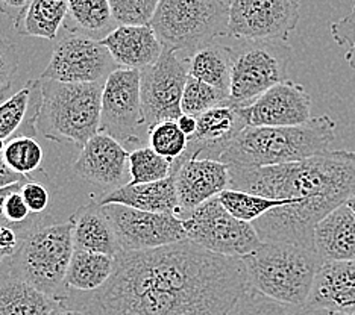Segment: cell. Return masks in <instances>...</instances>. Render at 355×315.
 <instances>
[{
	"mask_svg": "<svg viewBox=\"0 0 355 315\" xmlns=\"http://www.w3.org/2000/svg\"><path fill=\"white\" fill-rule=\"evenodd\" d=\"M21 242L20 233L10 228V226L0 223V255L2 258H10L19 249Z\"/></svg>",
	"mask_w": 355,
	"mask_h": 315,
	"instance_id": "obj_41",
	"label": "cell"
},
{
	"mask_svg": "<svg viewBox=\"0 0 355 315\" xmlns=\"http://www.w3.org/2000/svg\"><path fill=\"white\" fill-rule=\"evenodd\" d=\"M181 218L190 241L223 256L243 258L263 242L254 224L234 217L222 205L219 196L204 201Z\"/></svg>",
	"mask_w": 355,
	"mask_h": 315,
	"instance_id": "obj_9",
	"label": "cell"
},
{
	"mask_svg": "<svg viewBox=\"0 0 355 315\" xmlns=\"http://www.w3.org/2000/svg\"><path fill=\"white\" fill-rule=\"evenodd\" d=\"M70 222L73 226L75 249L111 256L122 250L117 233L98 200L76 209L70 215Z\"/></svg>",
	"mask_w": 355,
	"mask_h": 315,
	"instance_id": "obj_22",
	"label": "cell"
},
{
	"mask_svg": "<svg viewBox=\"0 0 355 315\" xmlns=\"http://www.w3.org/2000/svg\"><path fill=\"white\" fill-rule=\"evenodd\" d=\"M73 252L71 222H47L32 231L14 255L6 258V271L61 303L70 296L66 276Z\"/></svg>",
	"mask_w": 355,
	"mask_h": 315,
	"instance_id": "obj_6",
	"label": "cell"
},
{
	"mask_svg": "<svg viewBox=\"0 0 355 315\" xmlns=\"http://www.w3.org/2000/svg\"><path fill=\"white\" fill-rule=\"evenodd\" d=\"M21 196L35 215H46L51 205V192L43 183L29 179L21 185Z\"/></svg>",
	"mask_w": 355,
	"mask_h": 315,
	"instance_id": "obj_40",
	"label": "cell"
},
{
	"mask_svg": "<svg viewBox=\"0 0 355 315\" xmlns=\"http://www.w3.org/2000/svg\"><path fill=\"white\" fill-rule=\"evenodd\" d=\"M230 188L290 199L252 223L263 241L314 247L319 222L355 192V150H328L297 163L269 167L230 165Z\"/></svg>",
	"mask_w": 355,
	"mask_h": 315,
	"instance_id": "obj_2",
	"label": "cell"
},
{
	"mask_svg": "<svg viewBox=\"0 0 355 315\" xmlns=\"http://www.w3.org/2000/svg\"><path fill=\"white\" fill-rule=\"evenodd\" d=\"M25 182L26 181L0 188V223L17 231L20 233L21 241L25 240L32 231L37 229L38 226H42L47 222H52V217L47 214H32L20 191L21 185Z\"/></svg>",
	"mask_w": 355,
	"mask_h": 315,
	"instance_id": "obj_30",
	"label": "cell"
},
{
	"mask_svg": "<svg viewBox=\"0 0 355 315\" xmlns=\"http://www.w3.org/2000/svg\"><path fill=\"white\" fill-rule=\"evenodd\" d=\"M173 173V163L161 156L150 145H140L129 152V176L131 183H146L166 179Z\"/></svg>",
	"mask_w": 355,
	"mask_h": 315,
	"instance_id": "obj_32",
	"label": "cell"
},
{
	"mask_svg": "<svg viewBox=\"0 0 355 315\" xmlns=\"http://www.w3.org/2000/svg\"><path fill=\"white\" fill-rule=\"evenodd\" d=\"M240 108L232 103L209 108L198 117L196 132L189 138L185 156L220 159L230 141L246 127ZM181 158V156H180Z\"/></svg>",
	"mask_w": 355,
	"mask_h": 315,
	"instance_id": "obj_18",
	"label": "cell"
},
{
	"mask_svg": "<svg viewBox=\"0 0 355 315\" xmlns=\"http://www.w3.org/2000/svg\"><path fill=\"white\" fill-rule=\"evenodd\" d=\"M241 261L249 287L293 306H304L309 300L314 278L324 262L316 249L282 241H263Z\"/></svg>",
	"mask_w": 355,
	"mask_h": 315,
	"instance_id": "obj_4",
	"label": "cell"
},
{
	"mask_svg": "<svg viewBox=\"0 0 355 315\" xmlns=\"http://www.w3.org/2000/svg\"><path fill=\"white\" fill-rule=\"evenodd\" d=\"M58 305L28 282L0 273V315H49Z\"/></svg>",
	"mask_w": 355,
	"mask_h": 315,
	"instance_id": "obj_25",
	"label": "cell"
},
{
	"mask_svg": "<svg viewBox=\"0 0 355 315\" xmlns=\"http://www.w3.org/2000/svg\"><path fill=\"white\" fill-rule=\"evenodd\" d=\"M49 315H88V314H85L84 311H80V309L70 308V306L60 303Z\"/></svg>",
	"mask_w": 355,
	"mask_h": 315,
	"instance_id": "obj_46",
	"label": "cell"
},
{
	"mask_svg": "<svg viewBox=\"0 0 355 315\" xmlns=\"http://www.w3.org/2000/svg\"><path fill=\"white\" fill-rule=\"evenodd\" d=\"M225 103H230V94L189 75L181 99V109L184 114L199 117L207 109Z\"/></svg>",
	"mask_w": 355,
	"mask_h": 315,
	"instance_id": "obj_34",
	"label": "cell"
},
{
	"mask_svg": "<svg viewBox=\"0 0 355 315\" xmlns=\"http://www.w3.org/2000/svg\"><path fill=\"white\" fill-rule=\"evenodd\" d=\"M3 258H2V255H0V269H2V265H3Z\"/></svg>",
	"mask_w": 355,
	"mask_h": 315,
	"instance_id": "obj_49",
	"label": "cell"
},
{
	"mask_svg": "<svg viewBox=\"0 0 355 315\" xmlns=\"http://www.w3.org/2000/svg\"><path fill=\"white\" fill-rule=\"evenodd\" d=\"M117 24H148L159 0H110Z\"/></svg>",
	"mask_w": 355,
	"mask_h": 315,
	"instance_id": "obj_37",
	"label": "cell"
},
{
	"mask_svg": "<svg viewBox=\"0 0 355 315\" xmlns=\"http://www.w3.org/2000/svg\"><path fill=\"white\" fill-rule=\"evenodd\" d=\"M304 315H355V311H331V309H313L304 308Z\"/></svg>",
	"mask_w": 355,
	"mask_h": 315,
	"instance_id": "obj_45",
	"label": "cell"
},
{
	"mask_svg": "<svg viewBox=\"0 0 355 315\" xmlns=\"http://www.w3.org/2000/svg\"><path fill=\"white\" fill-rule=\"evenodd\" d=\"M227 315H304L302 306L287 305L249 287Z\"/></svg>",
	"mask_w": 355,
	"mask_h": 315,
	"instance_id": "obj_36",
	"label": "cell"
},
{
	"mask_svg": "<svg viewBox=\"0 0 355 315\" xmlns=\"http://www.w3.org/2000/svg\"><path fill=\"white\" fill-rule=\"evenodd\" d=\"M228 35L287 42L301 19V0H230Z\"/></svg>",
	"mask_w": 355,
	"mask_h": 315,
	"instance_id": "obj_12",
	"label": "cell"
},
{
	"mask_svg": "<svg viewBox=\"0 0 355 315\" xmlns=\"http://www.w3.org/2000/svg\"><path fill=\"white\" fill-rule=\"evenodd\" d=\"M232 51L231 47L208 43L196 48L189 58V75L204 82L214 85L230 94L231 88Z\"/></svg>",
	"mask_w": 355,
	"mask_h": 315,
	"instance_id": "obj_29",
	"label": "cell"
},
{
	"mask_svg": "<svg viewBox=\"0 0 355 315\" xmlns=\"http://www.w3.org/2000/svg\"><path fill=\"white\" fill-rule=\"evenodd\" d=\"M189 78V60L164 47L157 62L141 70V107L149 129L163 120H178L182 114L181 99Z\"/></svg>",
	"mask_w": 355,
	"mask_h": 315,
	"instance_id": "obj_11",
	"label": "cell"
},
{
	"mask_svg": "<svg viewBox=\"0 0 355 315\" xmlns=\"http://www.w3.org/2000/svg\"><path fill=\"white\" fill-rule=\"evenodd\" d=\"M150 147L168 161H176L189 147V136L185 135L176 120H163L153 125L148 132Z\"/></svg>",
	"mask_w": 355,
	"mask_h": 315,
	"instance_id": "obj_35",
	"label": "cell"
},
{
	"mask_svg": "<svg viewBox=\"0 0 355 315\" xmlns=\"http://www.w3.org/2000/svg\"><path fill=\"white\" fill-rule=\"evenodd\" d=\"M345 205L348 206L351 211L355 214V192L354 194H351V196L346 199V201H345Z\"/></svg>",
	"mask_w": 355,
	"mask_h": 315,
	"instance_id": "obj_47",
	"label": "cell"
},
{
	"mask_svg": "<svg viewBox=\"0 0 355 315\" xmlns=\"http://www.w3.org/2000/svg\"><path fill=\"white\" fill-rule=\"evenodd\" d=\"M336 131L334 118L327 114L297 126H246L230 141L220 161L240 167L297 163L328 152Z\"/></svg>",
	"mask_w": 355,
	"mask_h": 315,
	"instance_id": "obj_3",
	"label": "cell"
},
{
	"mask_svg": "<svg viewBox=\"0 0 355 315\" xmlns=\"http://www.w3.org/2000/svg\"><path fill=\"white\" fill-rule=\"evenodd\" d=\"M314 247L324 261L355 260V214L345 204L319 222Z\"/></svg>",
	"mask_w": 355,
	"mask_h": 315,
	"instance_id": "obj_23",
	"label": "cell"
},
{
	"mask_svg": "<svg viewBox=\"0 0 355 315\" xmlns=\"http://www.w3.org/2000/svg\"><path fill=\"white\" fill-rule=\"evenodd\" d=\"M19 53L15 46L8 39L0 38V97L6 94L17 75Z\"/></svg>",
	"mask_w": 355,
	"mask_h": 315,
	"instance_id": "obj_39",
	"label": "cell"
},
{
	"mask_svg": "<svg viewBox=\"0 0 355 315\" xmlns=\"http://www.w3.org/2000/svg\"><path fill=\"white\" fill-rule=\"evenodd\" d=\"M71 168L80 179L105 191L119 188L131 181L129 152L114 136L105 132L93 135L80 147Z\"/></svg>",
	"mask_w": 355,
	"mask_h": 315,
	"instance_id": "obj_16",
	"label": "cell"
},
{
	"mask_svg": "<svg viewBox=\"0 0 355 315\" xmlns=\"http://www.w3.org/2000/svg\"><path fill=\"white\" fill-rule=\"evenodd\" d=\"M239 108L248 126H297L311 118V96L304 85L286 79Z\"/></svg>",
	"mask_w": 355,
	"mask_h": 315,
	"instance_id": "obj_15",
	"label": "cell"
},
{
	"mask_svg": "<svg viewBox=\"0 0 355 315\" xmlns=\"http://www.w3.org/2000/svg\"><path fill=\"white\" fill-rule=\"evenodd\" d=\"M304 308L355 311V260L322 262Z\"/></svg>",
	"mask_w": 355,
	"mask_h": 315,
	"instance_id": "obj_20",
	"label": "cell"
},
{
	"mask_svg": "<svg viewBox=\"0 0 355 315\" xmlns=\"http://www.w3.org/2000/svg\"><path fill=\"white\" fill-rule=\"evenodd\" d=\"M173 173L181 206L180 217L230 188V165L220 159L181 156L173 161Z\"/></svg>",
	"mask_w": 355,
	"mask_h": 315,
	"instance_id": "obj_17",
	"label": "cell"
},
{
	"mask_svg": "<svg viewBox=\"0 0 355 315\" xmlns=\"http://www.w3.org/2000/svg\"><path fill=\"white\" fill-rule=\"evenodd\" d=\"M117 67L99 39L70 34L56 43L42 79L70 84L105 82Z\"/></svg>",
	"mask_w": 355,
	"mask_h": 315,
	"instance_id": "obj_14",
	"label": "cell"
},
{
	"mask_svg": "<svg viewBox=\"0 0 355 315\" xmlns=\"http://www.w3.org/2000/svg\"><path fill=\"white\" fill-rule=\"evenodd\" d=\"M231 47L232 69L230 103L248 107L263 93L287 79L292 47L281 39H241Z\"/></svg>",
	"mask_w": 355,
	"mask_h": 315,
	"instance_id": "obj_8",
	"label": "cell"
},
{
	"mask_svg": "<svg viewBox=\"0 0 355 315\" xmlns=\"http://www.w3.org/2000/svg\"><path fill=\"white\" fill-rule=\"evenodd\" d=\"M178 125H180V127H181V131L189 136H193L195 135V132H196V127H198V117H195V116H190V114H182L178 117Z\"/></svg>",
	"mask_w": 355,
	"mask_h": 315,
	"instance_id": "obj_44",
	"label": "cell"
},
{
	"mask_svg": "<svg viewBox=\"0 0 355 315\" xmlns=\"http://www.w3.org/2000/svg\"><path fill=\"white\" fill-rule=\"evenodd\" d=\"M107 284L70 291L62 305L88 315H227L249 288L241 258L184 240L148 250H120Z\"/></svg>",
	"mask_w": 355,
	"mask_h": 315,
	"instance_id": "obj_1",
	"label": "cell"
},
{
	"mask_svg": "<svg viewBox=\"0 0 355 315\" xmlns=\"http://www.w3.org/2000/svg\"><path fill=\"white\" fill-rule=\"evenodd\" d=\"M35 129L55 143L83 145L99 132L103 82L70 84L42 79Z\"/></svg>",
	"mask_w": 355,
	"mask_h": 315,
	"instance_id": "obj_5",
	"label": "cell"
},
{
	"mask_svg": "<svg viewBox=\"0 0 355 315\" xmlns=\"http://www.w3.org/2000/svg\"><path fill=\"white\" fill-rule=\"evenodd\" d=\"M98 201L101 205L120 204L141 209V211L181 215V206L176 192L175 173L166 177V179H161L157 182H128L119 188L105 191Z\"/></svg>",
	"mask_w": 355,
	"mask_h": 315,
	"instance_id": "obj_21",
	"label": "cell"
},
{
	"mask_svg": "<svg viewBox=\"0 0 355 315\" xmlns=\"http://www.w3.org/2000/svg\"><path fill=\"white\" fill-rule=\"evenodd\" d=\"M42 102V80L31 79L26 85L0 103V140L15 135H34L35 118Z\"/></svg>",
	"mask_w": 355,
	"mask_h": 315,
	"instance_id": "obj_24",
	"label": "cell"
},
{
	"mask_svg": "<svg viewBox=\"0 0 355 315\" xmlns=\"http://www.w3.org/2000/svg\"><path fill=\"white\" fill-rule=\"evenodd\" d=\"M99 42L107 47L117 66L123 69L149 67L158 61L164 48L150 23L119 24Z\"/></svg>",
	"mask_w": 355,
	"mask_h": 315,
	"instance_id": "obj_19",
	"label": "cell"
},
{
	"mask_svg": "<svg viewBox=\"0 0 355 315\" xmlns=\"http://www.w3.org/2000/svg\"><path fill=\"white\" fill-rule=\"evenodd\" d=\"M5 145H6V141L0 140V153H3V150H5Z\"/></svg>",
	"mask_w": 355,
	"mask_h": 315,
	"instance_id": "obj_48",
	"label": "cell"
},
{
	"mask_svg": "<svg viewBox=\"0 0 355 315\" xmlns=\"http://www.w3.org/2000/svg\"><path fill=\"white\" fill-rule=\"evenodd\" d=\"M116 23L110 0H67L64 28L69 34L102 39Z\"/></svg>",
	"mask_w": 355,
	"mask_h": 315,
	"instance_id": "obj_27",
	"label": "cell"
},
{
	"mask_svg": "<svg viewBox=\"0 0 355 315\" xmlns=\"http://www.w3.org/2000/svg\"><path fill=\"white\" fill-rule=\"evenodd\" d=\"M331 37L338 46L345 48V60L349 67L355 70V0L348 15L331 23Z\"/></svg>",
	"mask_w": 355,
	"mask_h": 315,
	"instance_id": "obj_38",
	"label": "cell"
},
{
	"mask_svg": "<svg viewBox=\"0 0 355 315\" xmlns=\"http://www.w3.org/2000/svg\"><path fill=\"white\" fill-rule=\"evenodd\" d=\"M67 17V0H29L14 19V30L23 37L55 39Z\"/></svg>",
	"mask_w": 355,
	"mask_h": 315,
	"instance_id": "obj_26",
	"label": "cell"
},
{
	"mask_svg": "<svg viewBox=\"0 0 355 315\" xmlns=\"http://www.w3.org/2000/svg\"><path fill=\"white\" fill-rule=\"evenodd\" d=\"M228 19L225 0H159L150 26L164 47L193 53L228 35Z\"/></svg>",
	"mask_w": 355,
	"mask_h": 315,
	"instance_id": "obj_7",
	"label": "cell"
},
{
	"mask_svg": "<svg viewBox=\"0 0 355 315\" xmlns=\"http://www.w3.org/2000/svg\"><path fill=\"white\" fill-rule=\"evenodd\" d=\"M28 2L29 0H0V11L14 20Z\"/></svg>",
	"mask_w": 355,
	"mask_h": 315,
	"instance_id": "obj_43",
	"label": "cell"
},
{
	"mask_svg": "<svg viewBox=\"0 0 355 315\" xmlns=\"http://www.w3.org/2000/svg\"><path fill=\"white\" fill-rule=\"evenodd\" d=\"M29 179H32V177L15 173L14 170L6 164L3 153H0V188L8 187V185H12V183H17V182L29 181Z\"/></svg>",
	"mask_w": 355,
	"mask_h": 315,
	"instance_id": "obj_42",
	"label": "cell"
},
{
	"mask_svg": "<svg viewBox=\"0 0 355 315\" xmlns=\"http://www.w3.org/2000/svg\"><path fill=\"white\" fill-rule=\"evenodd\" d=\"M114 228L122 250L157 249L189 240L184 222L176 214L141 211L120 204L102 205Z\"/></svg>",
	"mask_w": 355,
	"mask_h": 315,
	"instance_id": "obj_13",
	"label": "cell"
},
{
	"mask_svg": "<svg viewBox=\"0 0 355 315\" xmlns=\"http://www.w3.org/2000/svg\"><path fill=\"white\" fill-rule=\"evenodd\" d=\"M114 265V256L75 249L67 270L66 287L70 291L92 293L107 284Z\"/></svg>",
	"mask_w": 355,
	"mask_h": 315,
	"instance_id": "obj_28",
	"label": "cell"
},
{
	"mask_svg": "<svg viewBox=\"0 0 355 315\" xmlns=\"http://www.w3.org/2000/svg\"><path fill=\"white\" fill-rule=\"evenodd\" d=\"M219 200L234 217L248 223H254L257 218L263 217L266 213L278 206L293 204V200L290 199H270L268 196H261V194L236 188H227L222 191L219 194Z\"/></svg>",
	"mask_w": 355,
	"mask_h": 315,
	"instance_id": "obj_31",
	"label": "cell"
},
{
	"mask_svg": "<svg viewBox=\"0 0 355 315\" xmlns=\"http://www.w3.org/2000/svg\"><path fill=\"white\" fill-rule=\"evenodd\" d=\"M3 158L15 173L31 177V173L42 168L44 152L34 136L21 134L6 141Z\"/></svg>",
	"mask_w": 355,
	"mask_h": 315,
	"instance_id": "obj_33",
	"label": "cell"
},
{
	"mask_svg": "<svg viewBox=\"0 0 355 315\" xmlns=\"http://www.w3.org/2000/svg\"><path fill=\"white\" fill-rule=\"evenodd\" d=\"M99 132L137 147L148 138L141 107V70L117 67L105 80Z\"/></svg>",
	"mask_w": 355,
	"mask_h": 315,
	"instance_id": "obj_10",
	"label": "cell"
}]
</instances>
